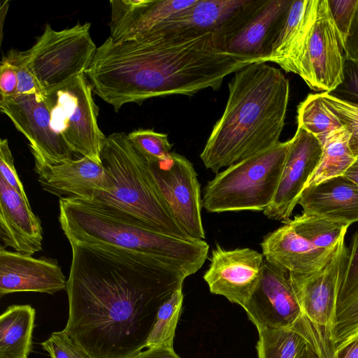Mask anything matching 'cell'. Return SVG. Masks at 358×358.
Wrapping results in <instances>:
<instances>
[{"instance_id": "9a60e30c", "label": "cell", "mask_w": 358, "mask_h": 358, "mask_svg": "<svg viewBox=\"0 0 358 358\" xmlns=\"http://www.w3.org/2000/svg\"><path fill=\"white\" fill-rule=\"evenodd\" d=\"M289 141V148L275 196L263 211L268 218L282 222L290 220L298 199L318 166L322 153L319 140L301 127H297Z\"/></svg>"}, {"instance_id": "ab89813d", "label": "cell", "mask_w": 358, "mask_h": 358, "mask_svg": "<svg viewBox=\"0 0 358 358\" xmlns=\"http://www.w3.org/2000/svg\"><path fill=\"white\" fill-rule=\"evenodd\" d=\"M345 59L358 61V1L348 35L344 41Z\"/></svg>"}, {"instance_id": "7402d4cb", "label": "cell", "mask_w": 358, "mask_h": 358, "mask_svg": "<svg viewBox=\"0 0 358 358\" xmlns=\"http://www.w3.org/2000/svg\"><path fill=\"white\" fill-rule=\"evenodd\" d=\"M297 204L303 213L350 225L358 222V185L341 176L305 187Z\"/></svg>"}, {"instance_id": "8fae6325", "label": "cell", "mask_w": 358, "mask_h": 358, "mask_svg": "<svg viewBox=\"0 0 358 358\" xmlns=\"http://www.w3.org/2000/svg\"><path fill=\"white\" fill-rule=\"evenodd\" d=\"M149 164L157 186L178 224L190 238L204 240L201 185L193 164L185 156L173 152L166 160Z\"/></svg>"}, {"instance_id": "ffe728a7", "label": "cell", "mask_w": 358, "mask_h": 358, "mask_svg": "<svg viewBox=\"0 0 358 358\" xmlns=\"http://www.w3.org/2000/svg\"><path fill=\"white\" fill-rule=\"evenodd\" d=\"M0 239L3 248L11 247L32 255L42 250L43 229L29 201L0 177Z\"/></svg>"}, {"instance_id": "4316f807", "label": "cell", "mask_w": 358, "mask_h": 358, "mask_svg": "<svg viewBox=\"0 0 358 358\" xmlns=\"http://www.w3.org/2000/svg\"><path fill=\"white\" fill-rule=\"evenodd\" d=\"M258 358H297L306 344L297 323L292 327L257 329Z\"/></svg>"}, {"instance_id": "1f68e13d", "label": "cell", "mask_w": 358, "mask_h": 358, "mask_svg": "<svg viewBox=\"0 0 358 358\" xmlns=\"http://www.w3.org/2000/svg\"><path fill=\"white\" fill-rule=\"evenodd\" d=\"M321 96L339 117L343 126L350 134V145L358 157V104L341 99L328 92H321Z\"/></svg>"}, {"instance_id": "5b68a950", "label": "cell", "mask_w": 358, "mask_h": 358, "mask_svg": "<svg viewBox=\"0 0 358 358\" xmlns=\"http://www.w3.org/2000/svg\"><path fill=\"white\" fill-rule=\"evenodd\" d=\"M101 159L106 174V187L91 201L130 215L158 232L192 238L175 220L149 162L134 148L126 133L115 132L106 137Z\"/></svg>"}, {"instance_id": "4dcf8cb0", "label": "cell", "mask_w": 358, "mask_h": 358, "mask_svg": "<svg viewBox=\"0 0 358 358\" xmlns=\"http://www.w3.org/2000/svg\"><path fill=\"white\" fill-rule=\"evenodd\" d=\"M134 148L149 162L166 160L171 154L172 144L166 134L139 129L127 134Z\"/></svg>"}, {"instance_id": "7bdbcfd3", "label": "cell", "mask_w": 358, "mask_h": 358, "mask_svg": "<svg viewBox=\"0 0 358 358\" xmlns=\"http://www.w3.org/2000/svg\"><path fill=\"white\" fill-rule=\"evenodd\" d=\"M343 176L358 185V157L355 162L345 171Z\"/></svg>"}, {"instance_id": "5bb4252c", "label": "cell", "mask_w": 358, "mask_h": 358, "mask_svg": "<svg viewBox=\"0 0 358 358\" xmlns=\"http://www.w3.org/2000/svg\"><path fill=\"white\" fill-rule=\"evenodd\" d=\"M345 236L331 258L322 268L306 273H289L302 314L313 323L330 329L349 253Z\"/></svg>"}, {"instance_id": "7a4b0ae2", "label": "cell", "mask_w": 358, "mask_h": 358, "mask_svg": "<svg viewBox=\"0 0 358 358\" xmlns=\"http://www.w3.org/2000/svg\"><path fill=\"white\" fill-rule=\"evenodd\" d=\"M255 63L227 52L216 33L170 31L119 43L108 37L85 75L118 112L153 97L217 90L227 76Z\"/></svg>"}, {"instance_id": "d4e9b609", "label": "cell", "mask_w": 358, "mask_h": 358, "mask_svg": "<svg viewBox=\"0 0 358 358\" xmlns=\"http://www.w3.org/2000/svg\"><path fill=\"white\" fill-rule=\"evenodd\" d=\"M36 310L12 305L0 316V358H28L32 351Z\"/></svg>"}, {"instance_id": "836d02e7", "label": "cell", "mask_w": 358, "mask_h": 358, "mask_svg": "<svg viewBox=\"0 0 358 358\" xmlns=\"http://www.w3.org/2000/svg\"><path fill=\"white\" fill-rule=\"evenodd\" d=\"M6 57L17 69L18 80L17 94H34L38 99H44L45 91L27 66L22 51L12 49Z\"/></svg>"}, {"instance_id": "277c9868", "label": "cell", "mask_w": 358, "mask_h": 358, "mask_svg": "<svg viewBox=\"0 0 358 358\" xmlns=\"http://www.w3.org/2000/svg\"><path fill=\"white\" fill-rule=\"evenodd\" d=\"M59 208V222L70 243L121 249L185 278L199 270L208 258L209 245L204 240L158 232L113 207L62 197Z\"/></svg>"}, {"instance_id": "484cf974", "label": "cell", "mask_w": 358, "mask_h": 358, "mask_svg": "<svg viewBox=\"0 0 358 358\" xmlns=\"http://www.w3.org/2000/svg\"><path fill=\"white\" fill-rule=\"evenodd\" d=\"M350 134L344 127L327 137L322 145L320 163L305 187L344 175L357 158L350 148Z\"/></svg>"}, {"instance_id": "d6a6232c", "label": "cell", "mask_w": 358, "mask_h": 358, "mask_svg": "<svg viewBox=\"0 0 358 358\" xmlns=\"http://www.w3.org/2000/svg\"><path fill=\"white\" fill-rule=\"evenodd\" d=\"M297 324L318 358H336V346L331 339L330 329L313 323L303 315Z\"/></svg>"}, {"instance_id": "3957f363", "label": "cell", "mask_w": 358, "mask_h": 358, "mask_svg": "<svg viewBox=\"0 0 358 358\" xmlns=\"http://www.w3.org/2000/svg\"><path fill=\"white\" fill-rule=\"evenodd\" d=\"M228 87L222 115L200 155L215 173L280 143L289 103V80L266 63L236 71Z\"/></svg>"}, {"instance_id": "8d00e7d4", "label": "cell", "mask_w": 358, "mask_h": 358, "mask_svg": "<svg viewBox=\"0 0 358 358\" xmlns=\"http://www.w3.org/2000/svg\"><path fill=\"white\" fill-rule=\"evenodd\" d=\"M330 94L358 104V61L345 59L342 83Z\"/></svg>"}, {"instance_id": "30bf717a", "label": "cell", "mask_w": 358, "mask_h": 358, "mask_svg": "<svg viewBox=\"0 0 358 358\" xmlns=\"http://www.w3.org/2000/svg\"><path fill=\"white\" fill-rule=\"evenodd\" d=\"M0 109L28 140L38 176L50 166L73 159V152L52 127L44 99L34 94L1 96Z\"/></svg>"}, {"instance_id": "52a82bcc", "label": "cell", "mask_w": 358, "mask_h": 358, "mask_svg": "<svg viewBox=\"0 0 358 358\" xmlns=\"http://www.w3.org/2000/svg\"><path fill=\"white\" fill-rule=\"evenodd\" d=\"M92 85L85 73L45 91L44 99L51 113V124L73 153L101 164L106 136L98 125L99 108Z\"/></svg>"}, {"instance_id": "ba28073f", "label": "cell", "mask_w": 358, "mask_h": 358, "mask_svg": "<svg viewBox=\"0 0 358 358\" xmlns=\"http://www.w3.org/2000/svg\"><path fill=\"white\" fill-rule=\"evenodd\" d=\"M90 27V22H78L56 31L47 24L32 47L22 51L27 66L45 92L88 69L97 48Z\"/></svg>"}, {"instance_id": "7c38bea8", "label": "cell", "mask_w": 358, "mask_h": 358, "mask_svg": "<svg viewBox=\"0 0 358 358\" xmlns=\"http://www.w3.org/2000/svg\"><path fill=\"white\" fill-rule=\"evenodd\" d=\"M264 1L197 0L194 5L173 15L143 38L170 31L214 32L220 36L225 46Z\"/></svg>"}, {"instance_id": "e0dca14e", "label": "cell", "mask_w": 358, "mask_h": 358, "mask_svg": "<svg viewBox=\"0 0 358 358\" xmlns=\"http://www.w3.org/2000/svg\"><path fill=\"white\" fill-rule=\"evenodd\" d=\"M67 280L55 259L0 248V296L31 292L53 294L66 289Z\"/></svg>"}, {"instance_id": "d590c367", "label": "cell", "mask_w": 358, "mask_h": 358, "mask_svg": "<svg viewBox=\"0 0 358 358\" xmlns=\"http://www.w3.org/2000/svg\"><path fill=\"white\" fill-rule=\"evenodd\" d=\"M0 177L26 200L29 201L14 165V158L6 138L0 141Z\"/></svg>"}, {"instance_id": "4fadbf2b", "label": "cell", "mask_w": 358, "mask_h": 358, "mask_svg": "<svg viewBox=\"0 0 358 358\" xmlns=\"http://www.w3.org/2000/svg\"><path fill=\"white\" fill-rule=\"evenodd\" d=\"M210 260L203 275L210 292L243 308L262 277L264 264L262 253L249 248L225 250L217 244Z\"/></svg>"}, {"instance_id": "b9f144b4", "label": "cell", "mask_w": 358, "mask_h": 358, "mask_svg": "<svg viewBox=\"0 0 358 358\" xmlns=\"http://www.w3.org/2000/svg\"><path fill=\"white\" fill-rule=\"evenodd\" d=\"M132 358H180L173 350V348L153 346L147 348Z\"/></svg>"}, {"instance_id": "6da1fadb", "label": "cell", "mask_w": 358, "mask_h": 358, "mask_svg": "<svg viewBox=\"0 0 358 358\" xmlns=\"http://www.w3.org/2000/svg\"><path fill=\"white\" fill-rule=\"evenodd\" d=\"M70 245L64 332L90 358H132L146 347L159 308L185 278L116 248Z\"/></svg>"}, {"instance_id": "83f0119b", "label": "cell", "mask_w": 358, "mask_h": 358, "mask_svg": "<svg viewBox=\"0 0 358 358\" xmlns=\"http://www.w3.org/2000/svg\"><path fill=\"white\" fill-rule=\"evenodd\" d=\"M298 127L315 136L322 145L333 131L343 127L339 117L319 94H310L298 106Z\"/></svg>"}, {"instance_id": "e575fe53", "label": "cell", "mask_w": 358, "mask_h": 358, "mask_svg": "<svg viewBox=\"0 0 358 358\" xmlns=\"http://www.w3.org/2000/svg\"><path fill=\"white\" fill-rule=\"evenodd\" d=\"M41 345L50 358H90L63 330L52 332Z\"/></svg>"}, {"instance_id": "f546056e", "label": "cell", "mask_w": 358, "mask_h": 358, "mask_svg": "<svg viewBox=\"0 0 358 358\" xmlns=\"http://www.w3.org/2000/svg\"><path fill=\"white\" fill-rule=\"evenodd\" d=\"M183 301L182 286L178 288L159 308L146 347L173 348V338Z\"/></svg>"}, {"instance_id": "f1b7e54d", "label": "cell", "mask_w": 358, "mask_h": 358, "mask_svg": "<svg viewBox=\"0 0 358 358\" xmlns=\"http://www.w3.org/2000/svg\"><path fill=\"white\" fill-rule=\"evenodd\" d=\"M287 222L307 241L318 248L327 250H334L337 247L350 226L303 213Z\"/></svg>"}, {"instance_id": "8992f818", "label": "cell", "mask_w": 358, "mask_h": 358, "mask_svg": "<svg viewBox=\"0 0 358 358\" xmlns=\"http://www.w3.org/2000/svg\"><path fill=\"white\" fill-rule=\"evenodd\" d=\"M290 141L232 164L216 173L203 189L208 213L264 211L275 196Z\"/></svg>"}, {"instance_id": "44dd1931", "label": "cell", "mask_w": 358, "mask_h": 358, "mask_svg": "<svg viewBox=\"0 0 358 358\" xmlns=\"http://www.w3.org/2000/svg\"><path fill=\"white\" fill-rule=\"evenodd\" d=\"M260 246L266 260L289 273H310L322 268L337 248L327 250L314 246L299 236L288 222L264 236Z\"/></svg>"}, {"instance_id": "74e56055", "label": "cell", "mask_w": 358, "mask_h": 358, "mask_svg": "<svg viewBox=\"0 0 358 358\" xmlns=\"http://www.w3.org/2000/svg\"><path fill=\"white\" fill-rule=\"evenodd\" d=\"M358 0H328L334 23L344 41L348 35Z\"/></svg>"}, {"instance_id": "cb8c5ba5", "label": "cell", "mask_w": 358, "mask_h": 358, "mask_svg": "<svg viewBox=\"0 0 358 358\" xmlns=\"http://www.w3.org/2000/svg\"><path fill=\"white\" fill-rule=\"evenodd\" d=\"M317 0H292L273 43L268 62L285 69L298 50L316 11Z\"/></svg>"}, {"instance_id": "60d3db41", "label": "cell", "mask_w": 358, "mask_h": 358, "mask_svg": "<svg viewBox=\"0 0 358 358\" xmlns=\"http://www.w3.org/2000/svg\"><path fill=\"white\" fill-rule=\"evenodd\" d=\"M336 358H358V332L336 348Z\"/></svg>"}, {"instance_id": "603a6c76", "label": "cell", "mask_w": 358, "mask_h": 358, "mask_svg": "<svg viewBox=\"0 0 358 358\" xmlns=\"http://www.w3.org/2000/svg\"><path fill=\"white\" fill-rule=\"evenodd\" d=\"M42 188L62 197L91 201L103 191L106 178L102 164L86 157L48 166L38 176Z\"/></svg>"}, {"instance_id": "2e32d148", "label": "cell", "mask_w": 358, "mask_h": 358, "mask_svg": "<svg viewBox=\"0 0 358 358\" xmlns=\"http://www.w3.org/2000/svg\"><path fill=\"white\" fill-rule=\"evenodd\" d=\"M243 308L257 329L292 327L303 315L289 272L265 259L258 285Z\"/></svg>"}, {"instance_id": "d6986e66", "label": "cell", "mask_w": 358, "mask_h": 358, "mask_svg": "<svg viewBox=\"0 0 358 358\" xmlns=\"http://www.w3.org/2000/svg\"><path fill=\"white\" fill-rule=\"evenodd\" d=\"M292 0H265L250 20L225 44L229 54L257 62H268L273 43Z\"/></svg>"}, {"instance_id": "ac0fdd59", "label": "cell", "mask_w": 358, "mask_h": 358, "mask_svg": "<svg viewBox=\"0 0 358 358\" xmlns=\"http://www.w3.org/2000/svg\"><path fill=\"white\" fill-rule=\"evenodd\" d=\"M197 0H111L109 27L115 42L141 40Z\"/></svg>"}, {"instance_id": "f35d334b", "label": "cell", "mask_w": 358, "mask_h": 358, "mask_svg": "<svg viewBox=\"0 0 358 358\" xmlns=\"http://www.w3.org/2000/svg\"><path fill=\"white\" fill-rule=\"evenodd\" d=\"M17 69L4 56L2 57L0 65L1 96L7 97L17 94Z\"/></svg>"}, {"instance_id": "ee69618b", "label": "cell", "mask_w": 358, "mask_h": 358, "mask_svg": "<svg viewBox=\"0 0 358 358\" xmlns=\"http://www.w3.org/2000/svg\"><path fill=\"white\" fill-rule=\"evenodd\" d=\"M306 344L297 358H318L313 346L306 340Z\"/></svg>"}, {"instance_id": "9c48e42d", "label": "cell", "mask_w": 358, "mask_h": 358, "mask_svg": "<svg viewBox=\"0 0 358 358\" xmlns=\"http://www.w3.org/2000/svg\"><path fill=\"white\" fill-rule=\"evenodd\" d=\"M345 51L328 0H317L314 19L292 63L299 75L315 90L331 93L343 80Z\"/></svg>"}]
</instances>
